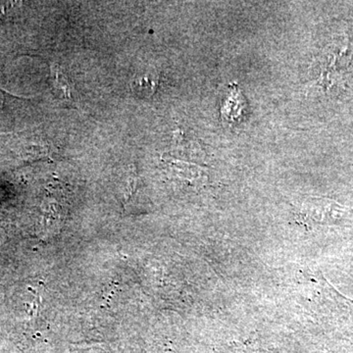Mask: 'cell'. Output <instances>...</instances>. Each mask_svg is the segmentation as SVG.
Listing matches in <instances>:
<instances>
[{
    "instance_id": "7a4b0ae2",
    "label": "cell",
    "mask_w": 353,
    "mask_h": 353,
    "mask_svg": "<svg viewBox=\"0 0 353 353\" xmlns=\"http://www.w3.org/2000/svg\"><path fill=\"white\" fill-rule=\"evenodd\" d=\"M158 85V77L153 73H143L132 80V90L139 97H150L154 94Z\"/></svg>"
},
{
    "instance_id": "6da1fadb",
    "label": "cell",
    "mask_w": 353,
    "mask_h": 353,
    "mask_svg": "<svg viewBox=\"0 0 353 353\" xmlns=\"http://www.w3.org/2000/svg\"><path fill=\"white\" fill-rule=\"evenodd\" d=\"M243 101L241 99L240 92L238 88H234L232 90L231 94L228 97L225 101L224 106L221 109V114H222L223 119L229 121L230 123H234V121L238 119L243 115Z\"/></svg>"
},
{
    "instance_id": "3957f363",
    "label": "cell",
    "mask_w": 353,
    "mask_h": 353,
    "mask_svg": "<svg viewBox=\"0 0 353 353\" xmlns=\"http://www.w3.org/2000/svg\"><path fill=\"white\" fill-rule=\"evenodd\" d=\"M52 70L53 79L55 81V88L61 90L63 92V95L66 99L71 97V90H70L68 81H67L66 77L62 73L61 69L58 66L57 64H53L51 67Z\"/></svg>"
},
{
    "instance_id": "277c9868",
    "label": "cell",
    "mask_w": 353,
    "mask_h": 353,
    "mask_svg": "<svg viewBox=\"0 0 353 353\" xmlns=\"http://www.w3.org/2000/svg\"><path fill=\"white\" fill-rule=\"evenodd\" d=\"M0 101H1V97H0Z\"/></svg>"
}]
</instances>
